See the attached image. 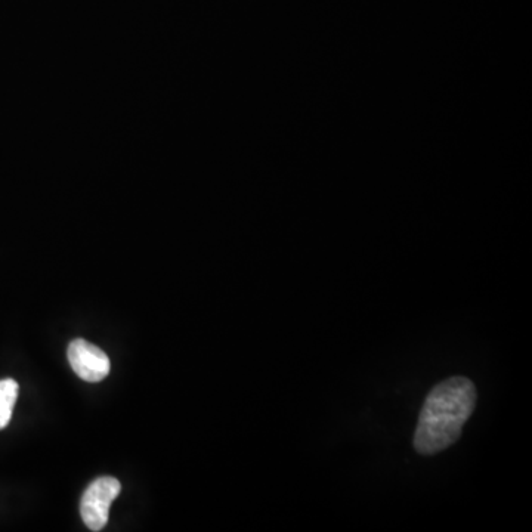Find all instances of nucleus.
Segmentation results:
<instances>
[{"label": "nucleus", "mask_w": 532, "mask_h": 532, "mask_svg": "<svg viewBox=\"0 0 532 532\" xmlns=\"http://www.w3.org/2000/svg\"><path fill=\"white\" fill-rule=\"evenodd\" d=\"M68 361L74 373L89 383H98L110 373V358L102 349L83 339H76L68 346Z\"/></svg>", "instance_id": "7ed1b4c3"}, {"label": "nucleus", "mask_w": 532, "mask_h": 532, "mask_svg": "<svg viewBox=\"0 0 532 532\" xmlns=\"http://www.w3.org/2000/svg\"><path fill=\"white\" fill-rule=\"evenodd\" d=\"M17 398L18 383L12 379L0 380V431L11 422Z\"/></svg>", "instance_id": "20e7f679"}, {"label": "nucleus", "mask_w": 532, "mask_h": 532, "mask_svg": "<svg viewBox=\"0 0 532 532\" xmlns=\"http://www.w3.org/2000/svg\"><path fill=\"white\" fill-rule=\"evenodd\" d=\"M476 405V389L466 377H451L432 389L420 411L414 448L433 456L453 445Z\"/></svg>", "instance_id": "f257e3e1"}, {"label": "nucleus", "mask_w": 532, "mask_h": 532, "mask_svg": "<svg viewBox=\"0 0 532 532\" xmlns=\"http://www.w3.org/2000/svg\"><path fill=\"white\" fill-rule=\"evenodd\" d=\"M120 491L122 485L111 476L95 479L89 485L80 503V513L89 530L101 531L107 525L111 503L117 499Z\"/></svg>", "instance_id": "f03ea898"}]
</instances>
